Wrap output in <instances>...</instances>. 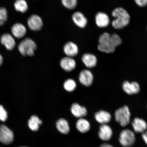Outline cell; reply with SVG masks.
I'll return each instance as SVG.
<instances>
[{"instance_id": "obj_1", "label": "cell", "mask_w": 147, "mask_h": 147, "mask_svg": "<svg viewBox=\"0 0 147 147\" xmlns=\"http://www.w3.org/2000/svg\"><path fill=\"white\" fill-rule=\"evenodd\" d=\"M112 16L115 19L112 22L114 28L119 29L124 28L127 26L130 21V16L125 9L121 7L116 8L113 11Z\"/></svg>"}, {"instance_id": "obj_2", "label": "cell", "mask_w": 147, "mask_h": 147, "mask_svg": "<svg viewBox=\"0 0 147 147\" xmlns=\"http://www.w3.org/2000/svg\"><path fill=\"white\" fill-rule=\"evenodd\" d=\"M18 50L24 56H32L37 49L35 42L30 38H26L22 40L18 47Z\"/></svg>"}, {"instance_id": "obj_3", "label": "cell", "mask_w": 147, "mask_h": 147, "mask_svg": "<svg viewBox=\"0 0 147 147\" xmlns=\"http://www.w3.org/2000/svg\"><path fill=\"white\" fill-rule=\"evenodd\" d=\"M130 117L131 113L127 106H124L115 111V120L123 127H125L130 123Z\"/></svg>"}, {"instance_id": "obj_4", "label": "cell", "mask_w": 147, "mask_h": 147, "mask_svg": "<svg viewBox=\"0 0 147 147\" xmlns=\"http://www.w3.org/2000/svg\"><path fill=\"white\" fill-rule=\"evenodd\" d=\"M119 143L124 147H131L134 146L136 142L135 133L128 129L123 130L119 134Z\"/></svg>"}, {"instance_id": "obj_5", "label": "cell", "mask_w": 147, "mask_h": 147, "mask_svg": "<svg viewBox=\"0 0 147 147\" xmlns=\"http://www.w3.org/2000/svg\"><path fill=\"white\" fill-rule=\"evenodd\" d=\"M110 35L108 32H105L99 37L98 50L106 53L115 52V48L113 47L110 40Z\"/></svg>"}, {"instance_id": "obj_6", "label": "cell", "mask_w": 147, "mask_h": 147, "mask_svg": "<svg viewBox=\"0 0 147 147\" xmlns=\"http://www.w3.org/2000/svg\"><path fill=\"white\" fill-rule=\"evenodd\" d=\"M27 24L29 28L34 32L41 30L43 25L42 18L37 14L31 16L28 19Z\"/></svg>"}, {"instance_id": "obj_7", "label": "cell", "mask_w": 147, "mask_h": 147, "mask_svg": "<svg viewBox=\"0 0 147 147\" xmlns=\"http://www.w3.org/2000/svg\"><path fill=\"white\" fill-rule=\"evenodd\" d=\"M14 140V134L11 130L4 125L0 127V142L9 144Z\"/></svg>"}, {"instance_id": "obj_8", "label": "cell", "mask_w": 147, "mask_h": 147, "mask_svg": "<svg viewBox=\"0 0 147 147\" xmlns=\"http://www.w3.org/2000/svg\"><path fill=\"white\" fill-rule=\"evenodd\" d=\"M98 136L101 140L107 141L113 137V132L112 129L107 124L101 125L99 128Z\"/></svg>"}, {"instance_id": "obj_9", "label": "cell", "mask_w": 147, "mask_h": 147, "mask_svg": "<svg viewBox=\"0 0 147 147\" xmlns=\"http://www.w3.org/2000/svg\"><path fill=\"white\" fill-rule=\"evenodd\" d=\"M79 80L83 85L89 87L92 84L93 76L89 70L84 69L81 71L79 75Z\"/></svg>"}, {"instance_id": "obj_10", "label": "cell", "mask_w": 147, "mask_h": 147, "mask_svg": "<svg viewBox=\"0 0 147 147\" xmlns=\"http://www.w3.org/2000/svg\"><path fill=\"white\" fill-rule=\"evenodd\" d=\"M131 124L134 131L136 133L142 134L147 129V123L142 118L136 117L132 121Z\"/></svg>"}, {"instance_id": "obj_11", "label": "cell", "mask_w": 147, "mask_h": 147, "mask_svg": "<svg viewBox=\"0 0 147 147\" xmlns=\"http://www.w3.org/2000/svg\"><path fill=\"white\" fill-rule=\"evenodd\" d=\"M72 19L75 24L80 28H84L87 26L88 20L81 12H74L72 15Z\"/></svg>"}, {"instance_id": "obj_12", "label": "cell", "mask_w": 147, "mask_h": 147, "mask_svg": "<svg viewBox=\"0 0 147 147\" xmlns=\"http://www.w3.org/2000/svg\"><path fill=\"white\" fill-rule=\"evenodd\" d=\"M11 31L13 35L18 38L24 37L26 34L27 29L23 24L16 23L12 26Z\"/></svg>"}, {"instance_id": "obj_13", "label": "cell", "mask_w": 147, "mask_h": 147, "mask_svg": "<svg viewBox=\"0 0 147 147\" xmlns=\"http://www.w3.org/2000/svg\"><path fill=\"white\" fill-rule=\"evenodd\" d=\"M122 87L125 93L129 95L136 94L140 90V87L136 82L125 81L123 83Z\"/></svg>"}, {"instance_id": "obj_14", "label": "cell", "mask_w": 147, "mask_h": 147, "mask_svg": "<svg viewBox=\"0 0 147 147\" xmlns=\"http://www.w3.org/2000/svg\"><path fill=\"white\" fill-rule=\"evenodd\" d=\"M60 64L62 69L68 72L73 70L76 66V62L75 60L72 57L67 56L61 60Z\"/></svg>"}, {"instance_id": "obj_15", "label": "cell", "mask_w": 147, "mask_h": 147, "mask_svg": "<svg viewBox=\"0 0 147 147\" xmlns=\"http://www.w3.org/2000/svg\"><path fill=\"white\" fill-rule=\"evenodd\" d=\"M95 118L97 122L101 125L106 124L110 122L112 117L109 112L100 110L95 114Z\"/></svg>"}, {"instance_id": "obj_16", "label": "cell", "mask_w": 147, "mask_h": 147, "mask_svg": "<svg viewBox=\"0 0 147 147\" xmlns=\"http://www.w3.org/2000/svg\"><path fill=\"white\" fill-rule=\"evenodd\" d=\"M95 21L97 26L100 28L107 27L110 22L109 16L106 13L99 12L95 16Z\"/></svg>"}, {"instance_id": "obj_17", "label": "cell", "mask_w": 147, "mask_h": 147, "mask_svg": "<svg viewBox=\"0 0 147 147\" xmlns=\"http://www.w3.org/2000/svg\"><path fill=\"white\" fill-rule=\"evenodd\" d=\"M1 43L8 50H11L16 45V42L13 36L9 34H5L1 37Z\"/></svg>"}, {"instance_id": "obj_18", "label": "cell", "mask_w": 147, "mask_h": 147, "mask_svg": "<svg viewBox=\"0 0 147 147\" xmlns=\"http://www.w3.org/2000/svg\"><path fill=\"white\" fill-rule=\"evenodd\" d=\"M63 51L67 57H73L78 54V48L76 44L72 42H69L64 45Z\"/></svg>"}, {"instance_id": "obj_19", "label": "cell", "mask_w": 147, "mask_h": 147, "mask_svg": "<svg viewBox=\"0 0 147 147\" xmlns=\"http://www.w3.org/2000/svg\"><path fill=\"white\" fill-rule=\"evenodd\" d=\"M71 112L75 117L81 118L87 115V109L77 103L73 104L71 107Z\"/></svg>"}, {"instance_id": "obj_20", "label": "cell", "mask_w": 147, "mask_h": 147, "mask_svg": "<svg viewBox=\"0 0 147 147\" xmlns=\"http://www.w3.org/2000/svg\"><path fill=\"white\" fill-rule=\"evenodd\" d=\"M82 61L86 67L91 68L95 67L97 63L96 57L92 54L87 53L83 55Z\"/></svg>"}, {"instance_id": "obj_21", "label": "cell", "mask_w": 147, "mask_h": 147, "mask_svg": "<svg viewBox=\"0 0 147 147\" xmlns=\"http://www.w3.org/2000/svg\"><path fill=\"white\" fill-rule=\"evenodd\" d=\"M76 127L79 131L82 133H85L89 131L91 125L87 119L81 118L79 119L76 123Z\"/></svg>"}, {"instance_id": "obj_22", "label": "cell", "mask_w": 147, "mask_h": 147, "mask_svg": "<svg viewBox=\"0 0 147 147\" xmlns=\"http://www.w3.org/2000/svg\"><path fill=\"white\" fill-rule=\"evenodd\" d=\"M56 127L58 131L62 134H67L69 131L68 123L64 119H60L57 121Z\"/></svg>"}, {"instance_id": "obj_23", "label": "cell", "mask_w": 147, "mask_h": 147, "mask_svg": "<svg viewBox=\"0 0 147 147\" xmlns=\"http://www.w3.org/2000/svg\"><path fill=\"white\" fill-rule=\"evenodd\" d=\"M42 123V122L38 116L33 115L29 119L28 125L29 128L33 131H37L39 128V126Z\"/></svg>"}, {"instance_id": "obj_24", "label": "cell", "mask_w": 147, "mask_h": 147, "mask_svg": "<svg viewBox=\"0 0 147 147\" xmlns=\"http://www.w3.org/2000/svg\"><path fill=\"white\" fill-rule=\"evenodd\" d=\"M14 6L17 11L21 13H25L28 9V5L26 0H16L14 3Z\"/></svg>"}, {"instance_id": "obj_25", "label": "cell", "mask_w": 147, "mask_h": 147, "mask_svg": "<svg viewBox=\"0 0 147 147\" xmlns=\"http://www.w3.org/2000/svg\"><path fill=\"white\" fill-rule=\"evenodd\" d=\"M63 87L66 91L71 92L74 91L77 87L76 82L72 79H69L64 82Z\"/></svg>"}, {"instance_id": "obj_26", "label": "cell", "mask_w": 147, "mask_h": 147, "mask_svg": "<svg viewBox=\"0 0 147 147\" xmlns=\"http://www.w3.org/2000/svg\"><path fill=\"white\" fill-rule=\"evenodd\" d=\"M61 1L63 6L69 10L75 9L78 3V0H61Z\"/></svg>"}, {"instance_id": "obj_27", "label": "cell", "mask_w": 147, "mask_h": 147, "mask_svg": "<svg viewBox=\"0 0 147 147\" xmlns=\"http://www.w3.org/2000/svg\"><path fill=\"white\" fill-rule=\"evenodd\" d=\"M8 20V11L6 8L0 7V26L4 25Z\"/></svg>"}, {"instance_id": "obj_28", "label": "cell", "mask_w": 147, "mask_h": 147, "mask_svg": "<svg viewBox=\"0 0 147 147\" xmlns=\"http://www.w3.org/2000/svg\"><path fill=\"white\" fill-rule=\"evenodd\" d=\"M110 40L112 45L115 48L121 45L122 40L118 35L114 34L110 36Z\"/></svg>"}, {"instance_id": "obj_29", "label": "cell", "mask_w": 147, "mask_h": 147, "mask_svg": "<svg viewBox=\"0 0 147 147\" xmlns=\"http://www.w3.org/2000/svg\"><path fill=\"white\" fill-rule=\"evenodd\" d=\"M8 118V114L3 106L0 105V120L5 122Z\"/></svg>"}, {"instance_id": "obj_30", "label": "cell", "mask_w": 147, "mask_h": 147, "mask_svg": "<svg viewBox=\"0 0 147 147\" xmlns=\"http://www.w3.org/2000/svg\"><path fill=\"white\" fill-rule=\"evenodd\" d=\"M136 4L139 6L143 7L147 5V0H135Z\"/></svg>"}, {"instance_id": "obj_31", "label": "cell", "mask_w": 147, "mask_h": 147, "mask_svg": "<svg viewBox=\"0 0 147 147\" xmlns=\"http://www.w3.org/2000/svg\"><path fill=\"white\" fill-rule=\"evenodd\" d=\"M142 137L143 140L147 145V130L142 133Z\"/></svg>"}, {"instance_id": "obj_32", "label": "cell", "mask_w": 147, "mask_h": 147, "mask_svg": "<svg viewBox=\"0 0 147 147\" xmlns=\"http://www.w3.org/2000/svg\"><path fill=\"white\" fill-rule=\"evenodd\" d=\"M100 147H114L112 145L108 143H104L100 145Z\"/></svg>"}, {"instance_id": "obj_33", "label": "cell", "mask_w": 147, "mask_h": 147, "mask_svg": "<svg viewBox=\"0 0 147 147\" xmlns=\"http://www.w3.org/2000/svg\"><path fill=\"white\" fill-rule=\"evenodd\" d=\"M3 62V58L1 55L0 54V66L2 64Z\"/></svg>"}, {"instance_id": "obj_34", "label": "cell", "mask_w": 147, "mask_h": 147, "mask_svg": "<svg viewBox=\"0 0 147 147\" xmlns=\"http://www.w3.org/2000/svg\"><path fill=\"white\" fill-rule=\"evenodd\" d=\"M27 147L23 146V147Z\"/></svg>"}]
</instances>
